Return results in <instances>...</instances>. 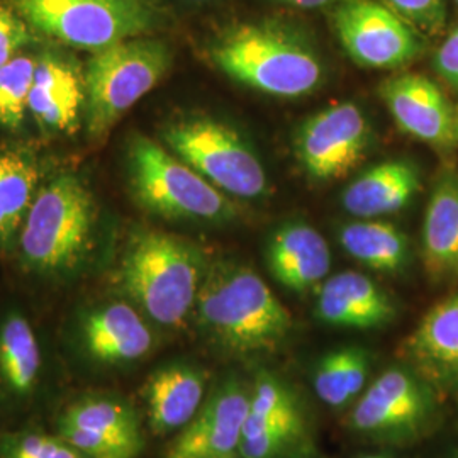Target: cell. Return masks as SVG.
<instances>
[{"instance_id": "6da1fadb", "label": "cell", "mask_w": 458, "mask_h": 458, "mask_svg": "<svg viewBox=\"0 0 458 458\" xmlns=\"http://www.w3.org/2000/svg\"><path fill=\"white\" fill-rule=\"evenodd\" d=\"M197 318L204 331L234 355L274 352L293 316L251 268L221 263L204 277L197 295Z\"/></svg>"}, {"instance_id": "7a4b0ae2", "label": "cell", "mask_w": 458, "mask_h": 458, "mask_svg": "<svg viewBox=\"0 0 458 458\" xmlns=\"http://www.w3.org/2000/svg\"><path fill=\"white\" fill-rule=\"evenodd\" d=\"M211 58L229 79L277 98L311 94L323 81V65L311 47L289 28L246 22L228 30Z\"/></svg>"}, {"instance_id": "3957f363", "label": "cell", "mask_w": 458, "mask_h": 458, "mask_svg": "<svg viewBox=\"0 0 458 458\" xmlns=\"http://www.w3.org/2000/svg\"><path fill=\"white\" fill-rule=\"evenodd\" d=\"M204 262L196 246L164 231L134 234L121 262L126 294L162 327H179L196 308Z\"/></svg>"}, {"instance_id": "277c9868", "label": "cell", "mask_w": 458, "mask_h": 458, "mask_svg": "<svg viewBox=\"0 0 458 458\" xmlns=\"http://www.w3.org/2000/svg\"><path fill=\"white\" fill-rule=\"evenodd\" d=\"M96 204L82 182L62 175L36 192L19 231L21 257L39 274H65L92 245Z\"/></svg>"}, {"instance_id": "5b68a950", "label": "cell", "mask_w": 458, "mask_h": 458, "mask_svg": "<svg viewBox=\"0 0 458 458\" xmlns=\"http://www.w3.org/2000/svg\"><path fill=\"white\" fill-rule=\"evenodd\" d=\"M172 66L164 41L132 38L96 51L85 68V117L92 140L106 138Z\"/></svg>"}, {"instance_id": "8992f818", "label": "cell", "mask_w": 458, "mask_h": 458, "mask_svg": "<svg viewBox=\"0 0 458 458\" xmlns=\"http://www.w3.org/2000/svg\"><path fill=\"white\" fill-rule=\"evenodd\" d=\"M128 168L134 197L149 213L189 221H225L234 214L225 192L149 138H132Z\"/></svg>"}, {"instance_id": "52a82bcc", "label": "cell", "mask_w": 458, "mask_h": 458, "mask_svg": "<svg viewBox=\"0 0 458 458\" xmlns=\"http://www.w3.org/2000/svg\"><path fill=\"white\" fill-rule=\"evenodd\" d=\"M36 33L85 51H100L148 33L157 16L148 0H13Z\"/></svg>"}, {"instance_id": "ba28073f", "label": "cell", "mask_w": 458, "mask_h": 458, "mask_svg": "<svg viewBox=\"0 0 458 458\" xmlns=\"http://www.w3.org/2000/svg\"><path fill=\"white\" fill-rule=\"evenodd\" d=\"M165 145L216 189L229 196L255 199L267 192L260 158L243 136L213 117H185L170 123Z\"/></svg>"}, {"instance_id": "9c48e42d", "label": "cell", "mask_w": 458, "mask_h": 458, "mask_svg": "<svg viewBox=\"0 0 458 458\" xmlns=\"http://www.w3.org/2000/svg\"><path fill=\"white\" fill-rule=\"evenodd\" d=\"M333 24L344 51L365 68L410 65L423 48L420 31L377 0H340Z\"/></svg>"}, {"instance_id": "30bf717a", "label": "cell", "mask_w": 458, "mask_h": 458, "mask_svg": "<svg viewBox=\"0 0 458 458\" xmlns=\"http://www.w3.org/2000/svg\"><path fill=\"white\" fill-rule=\"evenodd\" d=\"M369 145L365 114L357 104L344 102L304 121L295 136V155L312 179L335 181L363 162Z\"/></svg>"}, {"instance_id": "8fae6325", "label": "cell", "mask_w": 458, "mask_h": 458, "mask_svg": "<svg viewBox=\"0 0 458 458\" xmlns=\"http://www.w3.org/2000/svg\"><path fill=\"white\" fill-rule=\"evenodd\" d=\"M58 435L89 458H138L143 429L128 403L111 397H89L62 414Z\"/></svg>"}, {"instance_id": "7c38bea8", "label": "cell", "mask_w": 458, "mask_h": 458, "mask_svg": "<svg viewBox=\"0 0 458 458\" xmlns=\"http://www.w3.org/2000/svg\"><path fill=\"white\" fill-rule=\"evenodd\" d=\"M250 394L238 380L221 384L170 443L165 458L233 457L242 442Z\"/></svg>"}, {"instance_id": "4fadbf2b", "label": "cell", "mask_w": 458, "mask_h": 458, "mask_svg": "<svg viewBox=\"0 0 458 458\" xmlns=\"http://www.w3.org/2000/svg\"><path fill=\"white\" fill-rule=\"evenodd\" d=\"M431 410L423 384L403 369H391L377 378L352 411V426L374 437H395L423 425Z\"/></svg>"}, {"instance_id": "5bb4252c", "label": "cell", "mask_w": 458, "mask_h": 458, "mask_svg": "<svg viewBox=\"0 0 458 458\" xmlns=\"http://www.w3.org/2000/svg\"><path fill=\"white\" fill-rule=\"evenodd\" d=\"M389 113L401 131L428 145L448 148L457 141L455 113L442 89L420 73H403L380 85Z\"/></svg>"}, {"instance_id": "9a60e30c", "label": "cell", "mask_w": 458, "mask_h": 458, "mask_svg": "<svg viewBox=\"0 0 458 458\" xmlns=\"http://www.w3.org/2000/svg\"><path fill=\"white\" fill-rule=\"evenodd\" d=\"M302 433L294 395L277 377H257L238 454L243 458H276Z\"/></svg>"}, {"instance_id": "2e32d148", "label": "cell", "mask_w": 458, "mask_h": 458, "mask_svg": "<svg viewBox=\"0 0 458 458\" xmlns=\"http://www.w3.org/2000/svg\"><path fill=\"white\" fill-rule=\"evenodd\" d=\"M85 100V79L77 66L53 53L38 58L30 113L43 130L77 131Z\"/></svg>"}, {"instance_id": "e0dca14e", "label": "cell", "mask_w": 458, "mask_h": 458, "mask_svg": "<svg viewBox=\"0 0 458 458\" xmlns=\"http://www.w3.org/2000/svg\"><path fill=\"white\" fill-rule=\"evenodd\" d=\"M316 312L331 327L374 329L391 323L395 308L372 278L344 272L321 285Z\"/></svg>"}, {"instance_id": "ac0fdd59", "label": "cell", "mask_w": 458, "mask_h": 458, "mask_svg": "<svg viewBox=\"0 0 458 458\" xmlns=\"http://www.w3.org/2000/svg\"><path fill=\"white\" fill-rule=\"evenodd\" d=\"M82 340L92 359L102 363H128L149 353L153 333L130 304L113 302L85 318Z\"/></svg>"}, {"instance_id": "d6986e66", "label": "cell", "mask_w": 458, "mask_h": 458, "mask_svg": "<svg viewBox=\"0 0 458 458\" xmlns=\"http://www.w3.org/2000/svg\"><path fill=\"white\" fill-rule=\"evenodd\" d=\"M267 260L278 284L294 293H306L327 277L331 251L319 231L308 225H291L274 234Z\"/></svg>"}, {"instance_id": "ffe728a7", "label": "cell", "mask_w": 458, "mask_h": 458, "mask_svg": "<svg viewBox=\"0 0 458 458\" xmlns=\"http://www.w3.org/2000/svg\"><path fill=\"white\" fill-rule=\"evenodd\" d=\"M206 376L192 365L174 363L157 370L148 380V418L157 435L182 429L200 410Z\"/></svg>"}, {"instance_id": "44dd1931", "label": "cell", "mask_w": 458, "mask_h": 458, "mask_svg": "<svg viewBox=\"0 0 458 458\" xmlns=\"http://www.w3.org/2000/svg\"><path fill=\"white\" fill-rule=\"evenodd\" d=\"M420 187V175L410 162L376 165L344 191V209L355 217L372 219L399 213Z\"/></svg>"}, {"instance_id": "7402d4cb", "label": "cell", "mask_w": 458, "mask_h": 458, "mask_svg": "<svg viewBox=\"0 0 458 458\" xmlns=\"http://www.w3.org/2000/svg\"><path fill=\"white\" fill-rule=\"evenodd\" d=\"M423 257L435 277L458 276V175L446 172L437 182L423 225Z\"/></svg>"}, {"instance_id": "603a6c76", "label": "cell", "mask_w": 458, "mask_h": 458, "mask_svg": "<svg viewBox=\"0 0 458 458\" xmlns=\"http://www.w3.org/2000/svg\"><path fill=\"white\" fill-rule=\"evenodd\" d=\"M411 359L440 380L458 378V293L438 302L408 340Z\"/></svg>"}, {"instance_id": "cb8c5ba5", "label": "cell", "mask_w": 458, "mask_h": 458, "mask_svg": "<svg viewBox=\"0 0 458 458\" xmlns=\"http://www.w3.org/2000/svg\"><path fill=\"white\" fill-rule=\"evenodd\" d=\"M41 348L30 321L9 314L0 325V384L7 393L31 394L41 374Z\"/></svg>"}, {"instance_id": "d4e9b609", "label": "cell", "mask_w": 458, "mask_h": 458, "mask_svg": "<svg viewBox=\"0 0 458 458\" xmlns=\"http://www.w3.org/2000/svg\"><path fill=\"white\" fill-rule=\"evenodd\" d=\"M38 166L21 151H0V248H7L22 228L36 196Z\"/></svg>"}, {"instance_id": "484cf974", "label": "cell", "mask_w": 458, "mask_h": 458, "mask_svg": "<svg viewBox=\"0 0 458 458\" xmlns=\"http://www.w3.org/2000/svg\"><path fill=\"white\" fill-rule=\"evenodd\" d=\"M340 242L350 257L377 272L395 274L408 260L406 236L389 223H352L342 231Z\"/></svg>"}, {"instance_id": "4316f807", "label": "cell", "mask_w": 458, "mask_h": 458, "mask_svg": "<svg viewBox=\"0 0 458 458\" xmlns=\"http://www.w3.org/2000/svg\"><path fill=\"white\" fill-rule=\"evenodd\" d=\"M369 370V357L361 348H342L319 361L314 389L331 408H344L361 393Z\"/></svg>"}, {"instance_id": "83f0119b", "label": "cell", "mask_w": 458, "mask_h": 458, "mask_svg": "<svg viewBox=\"0 0 458 458\" xmlns=\"http://www.w3.org/2000/svg\"><path fill=\"white\" fill-rule=\"evenodd\" d=\"M36 64L38 58L17 55L0 66V126L9 131H17L30 111Z\"/></svg>"}, {"instance_id": "f1b7e54d", "label": "cell", "mask_w": 458, "mask_h": 458, "mask_svg": "<svg viewBox=\"0 0 458 458\" xmlns=\"http://www.w3.org/2000/svg\"><path fill=\"white\" fill-rule=\"evenodd\" d=\"M0 458H89L65 438L43 433H17L0 440Z\"/></svg>"}, {"instance_id": "f546056e", "label": "cell", "mask_w": 458, "mask_h": 458, "mask_svg": "<svg viewBox=\"0 0 458 458\" xmlns=\"http://www.w3.org/2000/svg\"><path fill=\"white\" fill-rule=\"evenodd\" d=\"M397 16L403 17L416 31L437 34L445 28V0H384Z\"/></svg>"}, {"instance_id": "4dcf8cb0", "label": "cell", "mask_w": 458, "mask_h": 458, "mask_svg": "<svg viewBox=\"0 0 458 458\" xmlns=\"http://www.w3.org/2000/svg\"><path fill=\"white\" fill-rule=\"evenodd\" d=\"M31 43V28L14 7L0 2V66Z\"/></svg>"}, {"instance_id": "1f68e13d", "label": "cell", "mask_w": 458, "mask_h": 458, "mask_svg": "<svg viewBox=\"0 0 458 458\" xmlns=\"http://www.w3.org/2000/svg\"><path fill=\"white\" fill-rule=\"evenodd\" d=\"M433 66L443 82L458 90V26L435 53Z\"/></svg>"}, {"instance_id": "d6a6232c", "label": "cell", "mask_w": 458, "mask_h": 458, "mask_svg": "<svg viewBox=\"0 0 458 458\" xmlns=\"http://www.w3.org/2000/svg\"><path fill=\"white\" fill-rule=\"evenodd\" d=\"M277 2L289 4V5L297 7V9H321V7H327V5L338 4L340 0H277Z\"/></svg>"}, {"instance_id": "836d02e7", "label": "cell", "mask_w": 458, "mask_h": 458, "mask_svg": "<svg viewBox=\"0 0 458 458\" xmlns=\"http://www.w3.org/2000/svg\"><path fill=\"white\" fill-rule=\"evenodd\" d=\"M455 128H457V140H458V109H457V113H455Z\"/></svg>"}, {"instance_id": "e575fe53", "label": "cell", "mask_w": 458, "mask_h": 458, "mask_svg": "<svg viewBox=\"0 0 458 458\" xmlns=\"http://www.w3.org/2000/svg\"><path fill=\"white\" fill-rule=\"evenodd\" d=\"M365 458H386V457H377V455H372V457H365Z\"/></svg>"}, {"instance_id": "d590c367", "label": "cell", "mask_w": 458, "mask_h": 458, "mask_svg": "<svg viewBox=\"0 0 458 458\" xmlns=\"http://www.w3.org/2000/svg\"><path fill=\"white\" fill-rule=\"evenodd\" d=\"M196 2H204V0H196Z\"/></svg>"}, {"instance_id": "8d00e7d4", "label": "cell", "mask_w": 458, "mask_h": 458, "mask_svg": "<svg viewBox=\"0 0 458 458\" xmlns=\"http://www.w3.org/2000/svg\"><path fill=\"white\" fill-rule=\"evenodd\" d=\"M455 2H457V4H458V0H455Z\"/></svg>"}, {"instance_id": "74e56055", "label": "cell", "mask_w": 458, "mask_h": 458, "mask_svg": "<svg viewBox=\"0 0 458 458\" xmlns=\"http://www.w3.org/2000/svg\"><path fill=\"white\" fill-rule=\"evenodd\" d=\"M228 458H233V457H228Z\"/></svg>"}]
</instances>
